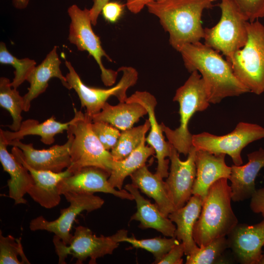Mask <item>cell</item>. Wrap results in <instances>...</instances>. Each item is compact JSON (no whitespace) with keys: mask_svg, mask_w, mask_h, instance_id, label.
<instances>
[{"mask_svg":"<svg viewBox=\"0 0 264 264\" xmlns=\"http://www.w3.org/2000/svg\"><path fill=\"white\" fill-rule=\"evenodd\" d=\"M179 52L187 70L190 73L197 70L201 75L210 103L249 92L236 78L229 63L204 44H186Z\"/></svg>","mask_w":264,"mask_h":264,"instance_id":"cell-1","label":"cell"},{"mask_svg":"<svg viewBox=\"0 0 264 264\" xmlns=\"http://www.w3.org/2000/svg\"><path fill=\"white\" fill-rule=\"evenodd\" d=\"M212 2L207 0H163L146 6L169 33L170 45L179 52L184 45L203 39L201 17L205 9L213 6Z\"/></svg>","mask_w":264,"mask_h":264,"instance_id":"cell-2","label":"cell"},{"mask_svg":"<svg viewBox=\"0 0 264 264\" xmlns=\"http://www.w3.org/2000/svg\"><path fill=\"white\" fill-rule=\"evenodd\" d=\"M227 178H220L210 187L195 223L193 238L199 246L226 237L238 223L231 206L232 191Z\"/></svg>","mask_w":264,"mask_h":264,"instance_id":"cell-3","label":"cell"},{"mask_svg":"<svg viewBox=\"0 0 264 264\" xmlns=\"http://www.w3.org/2000/svg\"><path fill=\"white\" fill-rule=\"evenodd\" d=\"M185 83L177 89L173 101L179 106L180 124L172 130L163 123L160 124L168 142L178 153L188 155L192 144L193 135L188 129L190 120L197 111L206 110L209 106L205 86L199 73L195 70Z\"/></svg>","mask_w":264,"mask_h":264,"instance_id":"cell-4","label":"cell"},{"mask_svg":"<svg viewBox=\"0 0 264 264\" xmlns=\"http://www.w3.org/2000/svg\"><path fill=\"white\" fill-rule=\"evenodd\" d=\"M73 121L66 131L72 136L71 164L67 169L72 174L81 168L94 166L110 174L113 159L91 128V117L74 108Z\"/></svg>","mask_w":264,"mask_h":264,"instance_id":"cell-5","label":"cell"},{"mask_svg":"<svg viewBox=\"0 0 264 264\" xmlns=\"http://www.w3.org/2000/svg\"><path fill=\"white\" fill-rule=\"evenodd\" d=\"M245 45L226 57L239 81L250 92H264V26L258 20L247 23Z\"/></svg>","mask_w":264,"mask_h":264,"instance_id":"cell-6","label":"cell"},{"mask_svg":"<svg viewBox=\"0 0 264 264\" xmlns=\"http://www.w3.org/2000/svg\"><path fill=\"white\" fill-rule=\"evenodd\" d=\"M221 17L213 27L204 28V44L230 57L242 48L247 38L248 21L231 0H220Z\"/></svg>","mask_w":264,"mask_h":264,"instance_id":"cell-7","label":"cell"},{"mask_svg":"<svg viewBox=\"0 0 264 264\" xmlns=\"http://www.w3.org/2000/svg\"><path fill=\"white\" fill-rule=\"evenodd\" d=\"M68 72L66 78L70 89L77 93L81 107L86 108V113L92 117L99 112L108 99L113 96L120 102H125L128 98V88L134 86L138 79V72L131 66H122L118 69L122 72L121 78L114 87L107 89L95 88L86 86L75 70L71 63L66 61Z\"/></svg>","mask_w":264,"mask_h":264,"instance_id":"cell-8","label":"cell"},{"mask_svg":"<svg viewBox=\"0 0 264 264\" xmlns=\"http://www.w3.org/2000/svg\"><path fill=\"white\" fill-rule=\"evenodd\" d=\"M264 138V128L256 124L241 122L230 133L218 136L203 132L192 136L193 146L197 150L231 157L235 165H241V153L249 144Z\"/></svg>","mask_w":264,"mask_h":264,"instance_id":"cell-9","label":"cell"},{"mask_svg":"<svg viewBox=\"0 0 264 264\" xmlns=\"http://www.w3.org/2000/svg\"><path fill=\"white\" fill-rule=\"evenodd\" d=\"M71 19L68 39L80 51H87L98 64L101 70V78L106 86H112L116 81L118 71L107 69L102 62L104 57L110 61L111 59L103 49L99 37L93 32L89 10H82L76 5L68 9Z\"/></svg>","mask_w":264,"mask_h":264,"instance_id":"cell-10","label":"cell"},{"mask_svg":"<svg viewBox=\"0 0 264 264\" xmlns=\"http://www.w3.org/2000/svg\"><path fill=\"white\" fill-rule=\"evenodd\" d=\"M53 242L61 264H66L68 255L77 259L76 264H82L88 258L89 264H96L97 259L112 254L119 244L112 235L97 237L89 228L81 225L75 228L68 244H65L56 235L54 236Z\"/></svg>","mask_w":264,"mask_h":264,"instance_id":"cell-11","label":"cell"},{"mask_svg":"<svg viewBox=\"0 0 264 264\" xmlns=\"http://www.w3.org/2000/svg\"><path fill=\"white\" fill-rule=\"evenodd\" d=\"M63 195L70 205L60 210V215L57 219L48 221L42 216H39L30 222L29 228L32 231L45 230L53 233L67 245L72 237L70 232L77 216L83 211L90 212L100 208L104 200L91 193L68 192Z\"/></svg>","mask_w":264,"mask_h":264,"instance_id":"cell-12","label":"cell"},{"mask_svg":"<svg viewBox=\"0 0 264 264\" xmlns=\"http://www.w3.org/2000/svg\"><path fill=\"white\" fill-rule=\"evenodd\" d=\"M196 149L193 146L186 160H181L172 145L169 159L170 172L165 181L170 197L175 209L183 207L192 197L196 177Z\"/></svg>","mask_w":264,"mask_h":264,"instance_id":"cell-13","label":"cell"},{"mask_svg":"<svg viewBox=\"0 0 264 264\" xmlns=\"http://www.w3.org/2000/svg\"><path fill=\"white\" fill-rule=\"evenodd\" d=\"M110 173L96 167L88 166L62 179L58 184L61 195L66 192L110 194L121 199L133 200L126 189L117 190L109 181Z\"/></svg>","mask_w":264,"mask_h":264,"instance_id":"cell-14","label":"cell"},{"mask_svg":"<svg viewBox=\"0 0 264 264\" xmlns=\"http://www.w3.org/2000/svg\"><path fill=\"white\" fill-rule=\"evenodd\" d=\"M228 248L242 264H260L264 245V218L254 225L239 224L227 235Z\"/></svg>","mask_w":264,"mask_h":264,"instance_id":"cell-15","label":"cell"},{"mask_svg":"<svg viewBox=\"0 0 264 264\" xmlns=\"http://www.w3.org/2000/svg\"><path fill=\"white\" fill-rule=\"evenodd\" d=\"M11 153L27 168L33 179V185L27 194L35 201L45 208L50 209L58 205L61 201V195L58 184L72 173L67 169L59 173L35 169L25 162L22 151L19 148L13 146Z\"/></svg>","mask_w":264,"mask_h":264,"instance_id":"cell-16","label":"cell"},{"mask_svg":"<svg viewBox=\"0 0 264 264\" xmlns=\"http://www.w3.org/2000/svg\"><path fill=\"white\" fill-rule=\"evenodd\" d=\"M67 135V140L65 143L55 145L47 149L37 150L33 144H25L21 140L10 141L8 144L19 148L22 151L24 161L30 167L59 173L71 164L70 150L72 138L70 134Z\"/></svg>","mask_w":264,"mask_h":264,"instance_id":"cell-17","label":"cell"},{"mask_svg":"<svg viewBox=\"0 0 264 264\" xmlns=\"http://www.w3.org/2000/svg\"><path fill=\"white\" fill-rule=\"evenodd\" d=\"M125 102L138 103L147 110L150 131L146 141L155 151L157 160L155 173L163 178L167 177L169 174V160L166 158L170 156L172 145L165 141L161 125L157 121L154 111L157 104L156 98L149 92L136 91L128 97Z\"/></svg>","mask_w":264,"mask_h":264,"instance_id":"cell-18","label":"cell"},{"mask_svg":"<svg viewBox=\"0 0 264 264\" xmlns=\"http://www.w3.org/2000/svg\"><path fill=\"white\" fill-rule=\"evenodd\" d=\"M225 154H214L203 150H197L196 155V177L192 195L200 196L203 200L210 186L218 180L229 179L231 167L225 161Z\"/></svg>","mask_w":264,"mask_h":264,"instance_id":"cell-19","label":"cell"},{"mask_svg":"<svg viewBox=\"0 0 264 264\" xmlns=\"http://www.w3.org/2000/svg\"><path fill=\"white\" fill-rule=\"evenodd\" d=\"M248 162L239 166L233 165L229 179L231 181L232 200L237 202L251 198L256 191L255 179L264 167V149L247 154Z\"/></svg>","mask_w":264,"mask_h":264,"instance_id":"cell-20","label":"cell"},{"mask_svg":"<svg viewBox=\"0 0 264 264\" xmlns=\"http://www.w3.org/2000/svg\"><path fill=\"white\" fill-rule=\"evenodd\" d=\"M61 63L57 46H55L43 62L35 67L26 80L30 87L28 92L23 96L24 111L30 110L33 100L45 91L48 86V83L52 78H58L65 87L70 89L66 77L63 76L60 69Z\"/></svg>","mask_w":264,"mask_h":264,"instance_id":"cell-21","label":"cell"},{"mask_svg":"<svg viewBox=\"0 0 264 264\" xmlns=\"http://www.w3.org/2000/svg\"><path fill=\"white\" fill-rule=\"evenodd\" d=\"M8 145L0 133V161L3 170L10 176L7 181L9 197L14 200L15 204H25L26 200L23 196L33 186V179L27 168L8 152Z\"/></svg>","mask_w":264,"mask_h":264,"instance_id":"cell-22","label":"cell"},{"mask_svg":"<svg viewBox=\"0 0 264 264\" xmlns=\"http://www.w3.org/2000/svg\"><path fill=\"white\" fill-rule=\"evenodd\" d=\"M124 188L132 195L136 204V212L131 217V220L139 221L140 227L142 228H153L165 236H175L176 227L155 203L153 204L144 198L139 189L132 183L126 184Z\"/></svg>","mask_w":264,"mask_h":264,"instance_id":"cell-23","label":"cell"},{"mask_svg":"<svg viewBox=\"0 0 264 264\" xmlns=\"http://www.w3.org/2000/svg\"><path fill=\"white\" fill-rule=\"evenodd\" d=\"M202 203L203 199L200 196L192 195L183 207L176 209L168 216L176 224L174 237L184 244L186 255L198 246L193 238V230L199 217Z\"/></svg>","mask_w":264,"mask_h":264,"instance_id":"cell-24","label":"cell"},{"mask_svg":"<svg viewBox=\"0 0 264 264\" xmlns=\"http://www.w3.org/2000/svg\"><path fill=\"white\" fill-rule=\"evenodd\" d=\"M132 183L142 193L152 198L166 216L175 210L165 181L156 173H152L145 165L130 175Z\"/></svg>","mask_w":264,"mask_h":264,"instance_id":"cell-25","label":"cell"},{"mask_svg":"<svg viewBox=\"0 0 264 264\" xmlns=\"http://www.w3.org/2000/svg\"><path fill=\"white\" fill-rule=\"evenodd\" d=\"M73 118L68 122L62 123L56 120L54 116L42 123L37 120L29 119L23 121L17 131L11 132L0 129V133L3 136L7 143L12 141L21 140L27 135L40 136L41 141L45 145H50L55 141V136L67 131L73 122Z\"/></svg>","mask_w":264,"mask_h":264,"instance_id":"cell-26","label":"cell"},{"mask_svg":"<svg viewBox=\"0 0 264 264\" xmlns=\"http://www.w3.org/2000/svg\"><path fill=\"white\" fill-rule=\"evenodd\" d=\"M147 114L145 108L137 102H120L115 106L106 102L101 110L93 115L91 119L92 122H105L123 131L132 128Z\"/></svg>","mask_w":264,"mask_h":264,"instance_id":"cell-27","label":"cell"},{"mask_svg":"<svg viewBox=\"0 0 264 264\" xmlns=\"http://www.w3.org/2000/svg\"><path fill=\"white\" fill-rule=\"evenodd\" d=\"M145 142L146 138L138 147L125 158L113 160L109 178V181L112 187L118 190L122 189L126 177L146 165L148 158L154 154L155 151L154 148L146 146Z\"/></svg>","mask_w":264,"mask_h":264,"instance_id":"cell-28","label":"cell"},{"mask_svg":"<svg viewBox=\"0 0 264 264\" xmlns=\"http://www.w3.org/2000/svg\"><path fill=\"white\" fill-rule=\"evenodd\" d=\"M118 242H126L133 247L145 249L154 256V264H158L164 255L175 245L181 242L175 237L168 239L160 237L146 239H137L133 237H128V231L122 229L112 235Z\"/></svg>","mask_w":264,"mask_h":264,"instance_id":"cell-29","label":"cell"},{"mask_svg":"<svg viewBox=\"0 0 264 264\" xmlns=\"http://www.w3.org/2000/svg\"><path fill=\"white\" fill-rule=\"evenodd\" d=\"M12 88L7 78L0 77V106L9 112L12 123L8 127L15 132L19 130L22 122V113L24 111V100L17 89Z\"/></svg>","mask_w":264,"mask_h":264,"instance_id":"cell-30","label":"cell"},{"mask_svg":"<svg viewBox=\"0 0 264 264\" xmlns=\"http://www.w3.org/2000/svg\"><path fill=\"white\" fill-rule=\"evenodd\" d=\"M150 128L148 119L142 125L122 131L116 144L110 152L113 160H120L129 156L146 138V133Z\"/></svg>","mask_w":264,"mask_h":264,"instance_id":"cell-31","label":"cell"},{"mask_svg":"<svg viewBox=\"0 0 264 264\" xmlns=\"http://www.w3.org/2000/svg\"><path fill=\"white\" fill-rule=\"evenodd\" d=\"M228 248L225 237L217 238L205 245L198 246L187 255L186 264H212L215 263Z\"/></svg>","mask_w":264,"mask_h":264,"instance_id":"cell-32","label":"cell"},{"mask_svg":"<svg viewBox=\"0 0 264 264\" xmlns=\"http://www.w3.org/2000/svg\"><path fill=\"white\" fill-rule=\"evenodd\" d=\"M0 63L1 64L10 65L15 68L14 77L11 82V86L16 89L27 80L36 66V62L33 60L28 58L19 59L13 56L3 42L0 44Z\"/></svg>","mask_w":264,"mask_h":264,"instance_id":"cell-33","label":"cell"},{"mask_svg":"<svg viewBox=\"0 0 264 264\" xmlns=\"http://www.w3.org/2000/svg\"><path fill=\"white\" fill-rule=\"evenodd\" d=\"M29 264L22 249L21 239L11 235L4 237L0 234V264Z\"/></svg>","mask_w":264,"mask_h":264,"instance_id":"cell-34","label":"cell"},{"mask_svg":"<svg viewBox=\"0 0 264 264\" xmlns=\"http://www.w3.org/2000/svg\"><path fill=\"white\" fill-rule=\"evenodd\" d=\"M91 128L106 150L109 151L114 147L121 133L119 130L103 121L92 122Z\"/></svg>","mask_w":264,"mask_h":264,"instance_id":"cell-35","label":"cell"},{"mask_svg":"<svg viewBox=\"0 0 264 264\" xmlns=\"http://www.w3.org/2000/svg\"><path fill=\"white\" fill-rule=\"evenodd\" d=\"M249 22L264 17V0H231Z\"/></svg>","mask_w":264,"mask_h":264,"instance_id":"cell-36","label":"cell"},{"mask_svg":"<svg viewBox=\"0 0 264 264\" xmlns=\"http://www.w3.org/2000/svg\"><path fill=\"white\" fill-rule=\"evenodd\" d=\"M185 254V248L182 242L174 246L161 259L158 264H182V258Z\"/></svg>","mask_w":264,"mask_h":264,"instance_id":"cell-37","label":"cell"},{"mask_svg":"<svg viewBox=\"0 0 264 264\" xmlns=\"http://www.w3.org/2000/svg\"><path fill=\"white\" fill-rule=\"evenodd\" d=\"M123 10L124 6L121 3L116 1H109L104 6L101 12L107 21L113 23L119 20Z\"/></svg>","mask_w":264,"mask_h":264,"instance_id":"cell-38","label":"cell"},{"mask_svg":"<svg viewBox=\"0 0 264 264\" xmlns=\"http://www.w3.org/2000/svg\"><path fill=\"white\" fill-rule=\"evenodd\" d=\"M250 208L255 213H261L264 218V187L256 190L250 198Z\"/></svg>","mask_w":264,"mask_h":264,"instance_id":"cell-39","label":"cell"},{"mask_svg":"<svg viewBox=\"0 0 264 264\" xmlns=\"http://www.w3.org/2000/svg\"><path fill=\"white\" fill-rule=\"evenodd\" d=\"M161 0H126V4L131 12L137 14L148 4Z\"/></svg>","mask_w":264,"mask_h":264,"instance_id":"cell-40","label":"cell"},{"mask_svg":"<svg viewBox=\"0 0 264 264\" xmlns=\"http://www.w3.org/2000/svg\"><path fill=\"white\" fill-rule=\"evenodd\" d=\"M110 0H93V4L89 9L91 23L96 25L99 14L101 13L104 6L109 2Z\"/></svg>","mask_w":264,"mask_h":264,"instance_id":"cell-41","label":"cell"},{"mask_svg":"<svg viewBox=\"0 0 264 264\" xmlns=\"http://www.w3.org/2000/svg\"><path fill=\"white\" fill-rule=\"evenodd\" d=\"M14 5L18 8H25L28 3V0H14Z\"/></svg>","mask_w":264,"mask_h":264,"instance_id":"cell-42","label":"cell"},{"mask_svg":"<svg viewBox=\"0 0 264 264\" xmlns=\"http://www.w3.org/2000/svg\"><path fill=\"white\" fill-rule=\"evenodd\" d=\"M260 264H264V254H263V258L261 261Z\"/></svg>","mask_w":264,"mask_h":264,"instance_id":"cell-43","label":"cell"},{"mask_svg":"<svg viewBox=\"0 0 264 264\" xmlns=\"http://www.w3.org/2000/svg\"><path fill=\"white\" fill-rule=\"evenodd\" d=\"M209 0V1H210L213 2V1H215V0Z\"/></svg>","mask_w":264,"mask_h":264,"instance_id":"cell-44","label":"cell"}]
</instances>
